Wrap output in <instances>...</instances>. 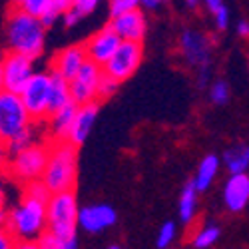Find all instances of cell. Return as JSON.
Wrapping results in <instances>:
<instances>
[{"label":"cell","instance_id":"6da1fadb","mask_svg":"<svg viewBox=\"0 0 249 249\" xmlns=\"http://www.w3.org/2000/svg\"><path fill=\"white\" fill-rule=\"evenodd\" d=\"M6 227L18 247H36L38 237L48 230V201L22 192L20 201L8 212Z\"/></svg>","mask_w":249,"mask_h":249},{"label":"cell","instance_id":"7a4b0ae2","mask_svg":"<svg viewBox=\"0 0 249 249\" xmlns=\"http://www.w3.org/2000/svg\"><path fill=\"white\" fill-rule=\"evenodd\" d=\"M46 24L40 16H34L18 6H12L10 14L6 16L4 36L8 50L22 52L30 58H40L46 44Z\"/></svg>","mask_w":249,"mask_h":249},{"label":"cell","instance_id":"3957f363","mask_svg":"<svg viewBox=\"0 0 249 249\" xmlns=\"http://www.w3.org/2000/svg\"><path fill=\"white\" fill-rule=\"evenodd\" d=\"M42 181L52 194L74 190L78 181V146L68 140H52Z\"/></svg>","mask_w":249,"mask_h":249},{"label":"cell","instance_id":"277c9868","mask_svg":"<svg viewBox=\"0 0 249 249\" xmlns=\"http://www.w3.org/2000/svg\"><path fill=\"white\" fill-rule=\"evenodd\" d=\"M80 205L74 190L52 194L48 199V230L62 241V249L78 247Z\"/></svg>","mask_w":249,"mask_h":249},{"label":"cell","instance_id":"5b68a950","mask_svg":"<svg viewBox=\"0 0 249 249\" xmlns=\"http://www.w3.org/2000/svg\"><path fill=\"white\" fill-rule=\"evenodd\" d=\"M48 163V143H32V146L10 154L6 174L20 183H32L42 179Z\"/></svg>","mask_w":249,"mask_h":249},{"label":"cell","instance_id":"8992f818","mask_svg":"<svg viewBox=\"0 0 249 249\" xmlns=\"http://www.w3.org/2000/svg\"><path fill=\"white\" fill-rule=\"evenodd\" d=\"M34 124L22 96L4 90L0 94V138L6 143Z\"/></svg>","mask_w":249,"mask_h":249},{"label":"cell","instance_id":"52a82bcc","mask_svg":"<svg viewBox=\"0 0 249 249\" xmlns=\"http://www.w3.org/2000/svg\"><path fill=\"white\" fill-rule=\"evenodd\" d=\"M179 50L185 62L197 70L199 86H205L212 70V38H207L203 32L183 30L179 36Z\"/></svg>","mask_w":249,"mask_h":249},{"label":"cell","instance_id":"ba28073f","mask_svg":"<svg viewBox=\"0 0 249 249\" xmlns=\"http://www.w3.org/2000/svg\"><path fill=\"white\" fill-rule=\"evenodd\" d=\"M50 90H52V70L50 72H34L32 78L26 82L20 96L32 116L34 122L48 120V106H50Z\"/></svg>","mask_w":249,"mask_h":249},{"label":"cell","instance_id":"9c48e42d","mask_svg":"<svg viewBox=\"0 0 249 249\" xmlns=\"http://www.w3.org/2000/svg\"><path fill=\"white\" fill-rule=\"evenodd\" d=\"M142 58H143L142 42H136V40H122L118 50L112 54V58L106 64H104V72L116 78L122 84V82H126L128 78H132L136 74V70L142 64Z\"/></svg>","mask_w":249,"mask_h":249},{"label":"cell","instance_id":"30bf717a","mask_svg":"<svg viewBox=\"0 0 249 249\" xmlns=\"http://www.w3.org/2000/svg\"><path fill=\"white\" fill-rule=\"evenodd\" d=\"M34 74V58L8 50L2 56V78H4V90L20 94L22 88L26 86V82Z\"/></svg>","mask_w":249,"mask_h":249},{"label":"cell","instance_id":"8fae6325","mask_svg":"<svg viewBox=\"0 0 249 249\" xmlns=\"http://www.w3.org/2000/svg\"><path fill=\"white\" fill-rule=\"evenodd\" d=\"M104 76V68L92 60H86L84 66L78 70V74L70 80V92L76 104H88L98 100L100 80Z\"/></svg>","mask_w":249,"mask_h":249},{"label":"cell","instance_id":"7c38bea8","mask_svg":"<svg viewBox=\"0 0 249 249\" xmlns=\"http://www.w3.org/2000/svg\"><path fill=\"white\" fill-rule=\"evenodd\" d=\"M118 221V213L108 203H92L86 207H80L78 213V227L86 233H102L114 227Z\"/></svg>","mask_w":249,"mask_h":249},{"label":"cell","instance_id":"4fadbf2b","mask_svg":"<svg viewBox=\"0 0 249 249\" xmlns=\"http://www.w3.org/2000/svg\"><path fill=\"white\" fill-rule=\"evenodd\" d=\"M110 26L120 34L122 40H136V42H142L148 32V20H146V14L138 6V8L112 16Z\"/></svg>","mask_w":249,"mask_h":249},{"label":"cell","instance_id":"5bb4252c","mask_svg":"<svg viewBox=\"0 0 249 249\" xmlns=\"http://www.w3.org/2000/svg\"><path fill=\"white\" fill-rule=\"evenodd\" d=\"M122 44L120 34L108 24L106 28L98 30L88 42H86V52H88V60L96 62L104 68V64L112 58V54L118 50V46Z\"/></svg>","mask_w":249,"mask_h":249},{"label":"cell","instance_id":"9a60e30c","mask_svg":"<svg viewBox=\"0 0 249 249\" xmlns=\"http://www.w3.org/2000/svg\"><path fill=\"white\" fill-rule=\"evenodd\" d=\"M86 60H88L86 44H74V46H68V48H62L52 58V68L50 70L70 82L78 74V70L84 66Z\"/></svg>","mask_w":249,"mask_h":249},{"label":"cell","instance_id":"2e32d148","mask_svg":"<svg viewBox=\"0 0 249 249\" xmlns=\"http://www.w3.org/2000/svg\"><path fill=\"white\" fill-rule=\"evenodd\" d=\"M223 203L233 213L245 210L249 203V174H230L223 185Z\"/></svg>","mask_w":249,"mask_h":249},{"label":"cell","instance_id":"e0dca14e","mask_svg":"<svg viewBox=\"0 0 249 249\" xmlns=\"http://www.w3.org/2000/svg\"><path fill=\"white\" fill-rule=\"evenodd\" d=\"M98 112H100V104L98 100L96 102H88V104H78V112H76V118H74V124H72V130H70V138L68 142H72L74 146H82L92 128L96 124V118H98Z\"/></svg>","mask_w":249,"mask_h":249},{"label":"cell","instance_id":"ac0fdd59","mask_svg":"<svg viewBox=\"0 0 249 249\" xmlns=\"http://www.w3.org/2000/svg\"><path fill=\"white\" fill-rule=\"evenodd\" d=\"M76 112H78V104L72 100L70 104H66L64 108L56 110L46 120V130H48L52 140H68L70 138V130H72Z\"/></svg>","mask_w":249,"mask_h":249},{"label":"cell","instance_id":"d6986e66","mask_svg":"<svg viewBox=\"0 0 249 249\" xmlns=\"http://www.w3.org/2000/svg\"><path fill=\"white\" fill-rule=\"evenodd\" d=\"M219 165H221V160H219L217 156H213V154L205 156V158L201 160V163L197 165V172H196V176H194V179H192V183L196 185L197 192H207V190L212 188L213 179L217 178Z\"/></svg>","mask_w":249,"mask_h":249},{"label":"cell","instance_id":"ffe728a7","mask_svg":"<svg viewBox=\"0 0 249 249\" xmlns=\"http://www.w3.org/2000/svg\"><path fill=\"white\" fill-rule=\"evenodd\" d=\"M223 165L230 174H249V146L235 143L223 154Z\"/></svg>","mask_w":249,"mask_h":249},{"label":"cell","instance_id":"44dd1931","mask_svg":"<svg viewBox=\"0 0 249 249\" xmlns=\"http://www.w3.org/2000/svg\"><path fill=\"white\" fill-rule=\"evenodd\" d=\"M72 102V92H70V82L66 78H62L60 74L52 72V90H50V106H48V118L64 108L66 104Z\"/></svg>","mask_w":249,"mask_h":249},{"label":"cell","instance_id":"7402d4cb","mask_svg":"<svg viewBox=\"0 0 249 249\" xmlns=\"http://www.w3.org/2000/svg\"><path fill=\"white\" fill-rule=\"evenodd\" d=\"M197 194H199V192L196 190V185H194L192 181L181 190L178 213H179L181 223H185V225L194 223V219H196V215H197Z\"/></svg>","mask_w":249,"mask_h":249},{"label":"cell","instance_id":"603a6c76","mask_svg":"<svg viewBox=\"0 0 249 249\" xmlns=\"http://www.w3.org/2000/svg\"><path fill=\"white\" fill-rule=\"evenodd\" d=\"M219 235H221V230H219L217 225H213V223L203 225L201 230H197V231L194 233V237H192V247H196V249L212 247L213 243H217Z\"/></svg>","mask_w":249,"mask_h":249},{"label":"cell","instance_id":"cb8c5ba5","mask_svg":"<svg viewBox=\"0 0 249 249\" xmlns=\"http://www.w3.org/2000/svg\"><path fill=\"white\" fill-rule=\"evenodd\" d=\"M74 4H76V0H52V6L40 18H42V22L46 26H52L58 18H62V14L68 12L70 8H74Z\"/></svg>","mask_w":249,"mask_h":249},{"label":"cell","instance_id":"d4e9b609","mask_svg":"<svg viewBox=\"0 0 249 249\" xmlns=\"http://www.w3.org/2000/svg\"><path fill=\"white\" fill-rule=\"evenodd\" d=\"M36 124H38V122H34L30 128H26L24 132H20L16 138H12V140L8 142V150H10V154L20 152V150H24V148H28V146H32V143L38 142V138H36V128H34Z\"/></svg>","mask_w":249,"mask_h":249},{"label":"cell","instance_id":"484cf974","mask_svg":"<svg viewBox=\"0 0 249 249\" xmlns=\"http://www.w3.org/2000/svg\"><path fill=\"white\" fill-rule=\"evenodd\" d=\"M14 6L22 8L34 16H42L52 6V0H14Z\"/></svg>","mask_w":249,"mask_h":249},{"label":"cell","instance_id":"4316f807","mask_svg":"<svg viewBox=\"0 0 249 249\" xmlns=\"http://www.w3.org/2000/svg\"><path fill=\"white\" fill-rule=\"evenodd\" d=\"M176 235H178V227H176V223H174V221H165V223L160 227V233H158L156 245H158L160 249L170 247V245L174 243Z\"/></svg>","mask_w":249,"mask_h":249},{"label":"cell","instance_id":"83f0119b","mask_svg":"<svg viewBox=\"0 0 249 249\" xmlns=\"http://www.w3.org/2000/svg\"><path fill=\"white\" fill-rule=\"evenodd\" d=\"M230 84L227 82H223V80H217V82H213V84L210 86V100L213 102V104H225V102H230Z\"/></svg>","mask_w":249,"mask_h":249},{"label":"cell","instance_id":"f1b7e54d","mask_svg":"<svg viewBox=\"0 0 249 249\" xmlns=\"http://www.w3.org/2000/svg\"><path fill=\"white\" fill-rule=\"evenodd\" d=\"M118 86H120V82L104 72V76H102V80H100V88H98V100H108V98H112V96L118 92Z\"/></svg>","mask_w":249,"mask_h":249},{"label":"cell","instance_id":"f546056e","mask_svg":"<svg viewBox=\"0 0 249 249\" xmlns=\"http://www.w3.org/2000/svg\"><path fill=\"white\" fill-rule=\"evenodd\" d=\"M138 6H140V0H108L110 16H116L120 12H126V10H132Z\"/></svg>","mask_w":249,"mask_h":249},{"label":"cell","instance_id":"4dcf8cb0","mask_svg":"<svg viewBox=\"0 0 249 249\" xmlns=\"http://www.w3.org/2000/svg\"><path fill=\"white\" fill-rule=\"evenodd\" d=\"M36 247H40V249H62V241H60L50 230H46L42 235L38 237Z\"/></svg>","mask_w":249,"mask_h":249},{"label":"cell","instance_id":"1f68e13d","mask_svg":"<svg viewBox=\"0 0 249 249\" xmlns=\"http://www.w3.org/2000/svg\"><path fill=\"white\" fill-rule=\"evenodd\" d=\"M100 4V0H76V4H74V10L82 16V18H86L90 16Z\"/></svg>","mask_w":249,"mask_h":249},{"label":"cell","instance_id":"d6a6232c","mask_svg":"<svg viewBox=\"0 0 249 249\" xmlns=\"http://www.w3.org/2000/svg\"><path fill=\"white\" fill-rule=\"evenodd\" d=\"M213 14V22H215V26H217V30H225L227 28V24H230V8H227L225 4H221L215 12H212Z\"/></svg>","mask_w":249,"mask_h":249},{"label":"cell","instance_id":"836d02e7","mask_svg":"<svg viewBox=\"0 0 249 249\" xmlns=\"http://www.w3.org/2000/svg\"><path fill=\"white\" fill-rule=\"evenodd\" d=\"M12 247H18L14 235L10 233L6 225H0V249H12Z\"/></svg>","mask_w":249,"mask_h":249},{"label":"cell","instance_id":"e575fe53","mask_svg":"<svg viewBox=\"0 0 249 249\" xmlns=\"http://www.w3.org/2000/svg\"><path fill=\"white\" fill-rule=\"evenodd\" d=\"M8 161H10V150L8 143L0 138V174H4L8 170Z\"/></svg>","mask_w":249,"mask_h":249},{"label":"cell","instance_id":"d590c367","mask_svg":"<svg viewBox=\"0 0 249 249\" xmlns=\"http://www.w3.org/2000/svg\"><path fill=\"white\" fill-rule=\"evenodd\" d=\"M168 0H140V6L142 8H146V10H158L161 8Z\"/></svg>","mask_w":249,"mask_h":249},{"label":"cell","instance_id":"8d00e7d4","mask_svg":"<svg viewBox=\"0 0 249 249\" xmlns=\"http://www.w3.org/2000/svg\"><path fill=\"white\" fill-rule=\"evenodd\" d=\"M6 199H8L6 183H4V179H2V174H0V210H6Z\"/></svg>","mask_w":249,"mask_h":249},{"label":"cell","instance_id":"74e56055","mask_svg":"<svg viewBox=\"0 0 249 249\" xmlns=\"http://www.w3.org/2000/svg\"><path fill=\"white\" fill-rule=\"evenodd\" d=\"M237 34H239L241 38H249V22L241 20V22L237 24Z\"/></svg>","mask_w":249,"mask_h":249},{"label":"cell","instance_id":"f35d334b","mask_svg":"<svg viewBox=\"0 0 249 249\" xmlns=\"http://www.w3.org/2000/svg\"><path fill=\"white\" fill-rule=\"evenodd\" d=\"M203 2H205V6H207V10H210V12H215L223 4V0H203Z\"/></svg>","mask_w":249,"mask_h":249},{"label":"cell","instance_id":"ab89813d","mask_svg":"<svg viewBox=\"0 0 249 249\" xmlns=\"http://www.w3.org/2000/svg\"><path fill=\"white\" fill-rule=\"evenodd\" d=\"M6 223H8V212L0 210V225H6Z\"/></svg>","mask_w":249,"mask_h":249},{"label":"cell","instance_id":"60d3db41","mask_svg":"<svg viewBox=\"0 0 249 249\" xmlns=\"http://www.w3.org/2000/svg\"><path fill=\"white\" fill-rule=\"evenodd\" d=\"M4 92V78H2V58H0V94Z\"/></svg>","mask_w":249,"mask_h":249},{"label":"cell","instance_id":"b9f144b4","mask_svg":"<svg viewBox=\"0 0 249 249\" xmlns=\"http://www.w3.org/2000/svg\"><path fill=\"white\" fill-rule=\"evenodd\" d=\"M185 2H188V6L196 8V6H197V2H199V0H185Z\"/></svg>","mask_w":249,"mask_h":249}]
</instances>
